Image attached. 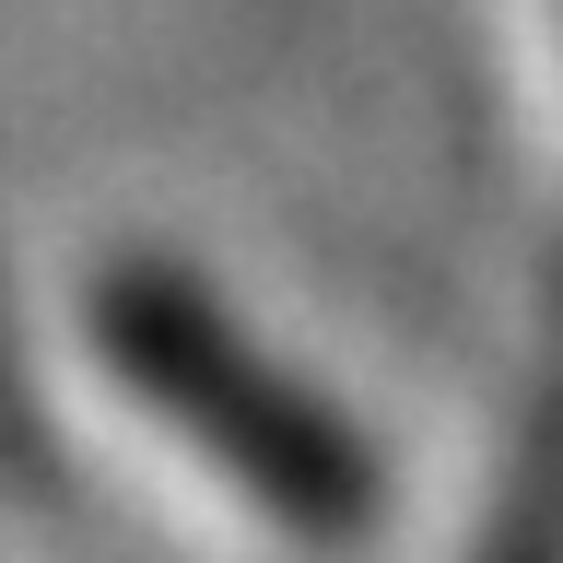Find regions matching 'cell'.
<instances>
[{
    "instance_id": "6da1fadb",
    "label": "cell",
    "mask_w": 563,
    "mask_h": 563,
    "mask_svg": "<svg viewBox=\"0 0 563 563\" xmlns=\"http://www.w3.org/2000/svg\"><path fill=\"white\" fill-rule=\"evenodd\" d=\"M106 352H118V376H130L141 411H165L176 434H188L246 505H271L282 528H341L352 505H364V457L341 446V422L306 411L282 376H258L200 294L118 282V294H106Z\"/></svg>"
}]
</instances>
